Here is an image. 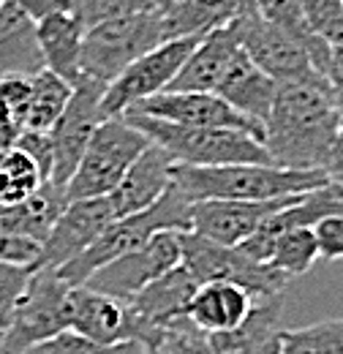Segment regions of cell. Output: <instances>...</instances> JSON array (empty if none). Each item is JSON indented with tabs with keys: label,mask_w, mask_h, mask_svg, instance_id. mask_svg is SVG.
<instances>
[{
	"label": "cell",
	"mask_w": 343,
	"mask_h": 354,
	"mask_svg": "<svg viewBox=\"0 0 343 354\" xmlns=\"http://www.w3.org/2000/svg\"><path fill=\"white\" fill-rule=\"evenodd\" d=\"M278 354H343V316L297 330H281Z\"/></svg>",
	"instance_id": "4dcf8cb0"
},
{
	"label": "cell",
	"mask_w": 343,
	"mask_h": 354,
	"mask_svg": "<svg viewBox=\"0 0 343 354\" xmlns=\"http://www.w3.org/2000/svg\"><path fill=\"white\" fill-rule=\"evenodd\" d=\"M284 295H272L257 300L248 319L229 330L207 335L213 354H278L281 349V313H284Z\"/></svg>",
	"instance_id": "ffe728a7"
},
{
	"label": "cell",
	"mask_w": 343,
	"mask_h": 354,
	"mask_svg": "<svg viewBox=\"0 0 343 354\" xmlns=\"http://www.w3.org/2000/svg\"><path fill=\"white\" fill-rule=\"evenodd\" d=\"M254 306H257V297L248 289L237 283L215 281V283H202L196 289L185 316L205 335H218V333H229L240 327L254 310Z\"/></svg>",
	"instance_id": "44dd1931"
},
{
	"label": "cell",
	"mask_w": 343,
	"mask_h": 354,
	"mask_svg": "<svg viewBox=\"0 0 343 354\" xmlns=\"http://www.w3.org/2000/svg\"><path fill=\"white\" fill-rule=\"evenodd\" d=\"M30 106V77H3L0 80V133L11 145L25 131Z\"/></svg>",
	"instance_id": "1f68e13d"
},
{
	"label": "cell",
	"mask_w": 343,
	"mask_h": 354,
	"mask_svg": "<svg viewBox=\"0 0 343 354\" xmlns=\"http://www.w3.org/2000/svg\"><path fill=\"white\" fill-rule=\"evenodd\" d=\"M191 205L194 202H188L174 185H169V191L153 207H147L136 216L115 218L85 254H80L74 262H68L55 272L68 286H82L95 270L142 248L158 232H191Z\"/></svg>",
	"instance_id": "3957f363"
},
{
	"label": "cell",
	"mask_w": 343,
	"mask_h": 354,
	"mask_svg": "<svg viewBox=\"0 0 343 354\" xmlns=\"http://www.w3.org/2000/svg\"><path fill=\"white\" fill-rule=\"evenodd\" d=\"M71 93H74V88L63 77L52 74L49 68L33 74L30 77V106H28L25 131H52L55 123L63 118V112L71 101Z\"/></svg>",
	"instance_id": "4316f807"
},
{
	"label": "cell",
	"mask_w": 343,
	"mask_h": 354,
	"mask_svg": "<svg viewBox=\"0 0 343 354\" xmlns=\"http://www.w3.org/2000/svg\"><path fill=\"white\" fill-rule=\"evenodd\" d=\"M25 354H139V344H115V346H101L93 344L77 333H60L39 346H33Z\"/></svg>",
	"instance_id": "d590c367"
},
{
	"label": "cell",
	"mask_w": 343,
	"mask_h": 354,
	"mask_svg": "<svg viewBox=\"0 0 343 354\" xmlns=\"http://www.w3.org/2000/svg\"><path fill=\"white\" fill-rule=\"evenodd\" d=\"M308 30L324 44L343 41V0H300Z\"/></svg>",
	"instance_id": "836d02e7"
},
{
	"label": "cell",
	"mask_w": 343,
	"mask_h": 354,
	"mask_svg": "<svg viewBox=\"0 0 343 354\" xmlns=\"http://www.w3.org/2000/svg\"><path fill=\"white\" fill-rule=\"evenodd\" d=\"M240 17L237 0H169L161 8L164 36L174 39H205L218 28H226Z\"/></svg>",
	"instance_id": "484cf974"
},
{
	"label": "cell",
	"mask_w": 343,
	"mask_h": 354,
	"mask_svg": "<svg viewBox=\"0 0 343 354\" xmlns=\"http://www.w3.org/2000/svg\"><path fill=\"white\" fill-rule=\"evenodd\" d=\"M295 196L267 199V202H194L191 205V232L213 240L218 245H240L245 237H251L259 223L286 207Z\"/></svg>",
	"instance_id": "9a60e30c"
},
{
	"label": "cell",
	"mask_w": 343,
	"mask_h": 354,
	"mask_svg": "<svg viewBox=\"0 0 343 354\" xmlns=\"http://www.w3.org/2000/svg\"><path fill=\"white\" fill-rule=\"evenodd\" d=\"M36 267L33 265H17V262H0V330L8 327L14 310L19 308L30 278Z\"/></svg>",
	"instance_id": "e575fe53"
},
{
	"label": "cell",
	"mask_w": 343,
	"mask_h": 354,
	"mask_svg": "<svg viewBox=\"0 0 343 354\" xmlns=\"http://www.w3.org/2000/svg\"><path fill=\"white\" fill-rule=\"evenodd\" d=\"M316 259L322 257H319V243H316L313 229H289L275 240L267 265L292 281V278L305 275L316 265Z\"/></svg>",
	"instance_id": "f546056e"
},
{
	"label": "cell",
	"mask_w": 343,
	"mask_h": 354,
	"mask_svg": "<svg viewBox=\"0 0 343 354\" xmlns=\"http://www.w3.org/2000/svg\"><path fill=\"white\" fill-rule=\"evenodd\" d=\"M215 95L264 129V120L270 115V104L275 95V80H270L243 49L232 60L229 71L223 74Z\"/></svg>",
	"instance_id": "603a6c76"
},
{
	"label": "cell",
	"mask_w": 343,
	"mask_h": 354,
	"mask_svg": "<svg viewBox=\"0 0 343 354\" xmlns=\"http://www.w3.org/2000/svg\"><path fill=\"white\" fill-rule=\"evenodd\" d=\"M131 126H136L150 142L164 147L174 164L185 167H229V164H264L272 167L261 139L254 133L232 129H188L147 115L126 112Z\"/></svg>",
	"instance_id": "277c9868"
},
{
	"label": "cell",
	"mask_w": 343,
	"mask_h": 354,
	"mask_svg": "<svg viewBox=\"0 0 343 354\" xmlns=\"http://www.w3.org/2000/svg\"><path fill=\"white\" fill-rule=\"evenodd\" d=\"M234 28H237V39L248 52V57L270 80L286 82V80H305V77L319 74L313 66L310 49L292 33L264 22L259 14H240L234 19Z\"/></svg>",
	"instance_id": "7c38bea8"
},
{
	"label": "cell",
	"mask_w": 343,
	"mask_h": 354,
	"mask_svg": "<svg viewBox=\"0 0 343 354\" xmlns=\"http://www.w3.org/2000/svg\"><path fill=\"white\" fill-rule=\"evenodd\" d=\"M44 68L36 22L14 0H6L0 6V80L33 77Z\"/></svg>",
	"instance_id": "7402d4cb"
},
{
	"label": "cell",
	"mask_w": 343,
	"mask_h": 354,
	"mask_svg": "<svg viewBox=\"0 0 343 354\" xmlns=\"http://www.w3.org/2000/svg\"><path fill=\"white\" fill-rule=\"evenodd\" d=\"M41 185H46L39 164L17 145L0 150V205L11 207L33 196Z\"/></svg>",
	"instance_id": "f1b7e54d"
},
{
	"label": "cell",
	"mask_w": 343,
	"mask_h": 354,
	"mask_svg": "<svg viewBox=\"0 0 343 354\" xmlns=\"http://www.w3.org/2000/svg\"><path fill=\"white\" fill-rule=\"evenodd\" d=\"M0 213H3V205H0Z\"/></svg>",
	"instance_id": "7dc6e473"
},
{
	"label": "cell",
	"mask_w": 343,
	"mask_h": 354,
	"mask_svg": "<svg viewBox=\"0 0 343 354\" xmlns=\"http://www.w3.org/2000/svg\"><path fill=\"white\" fill-rule=\"evenodd\" d=\"M142 11H161V6L158 0H71V14L82 22L85 30L106 19L142 14Z\"/></svg>",
	"instance_id": "d6a6232c"
},
{
	"label": "cell",
	"mask_w": 343,
	"mask_h": 354,
	"mask_svg": "<svg viewBox=\"0 0 343 354\" xmlns=\"http://www.w3.org/2000/svg\"><path fill=\"white\" fill-rule=\"evenodd\" d=\"M172 167H174V158L164 147L150 142V147L131 164V169L118 183V188L106 196L115 218L136 216V213L153 207L169 191Z\"/></svg>",
	"instance_id": "e0dca14e"
},
{
	"label": "cell",
	"mask_w": 343,
	"mask_h": 354,
	"mask_svg": "<svg viewBox=\"0 0 343 354\" xmlns=\"http://www.w3.org/2000/svg\"><path fill=\"white\" fill-rule=\"evenodd\" d=\"M324 172H295L264 164H229V167H172V185L188 202H267L297 196L324 185Z\"/></svg>",
	"instance_id": "7a4b0ae2"
},
{
	"label": "cell",
	"mask_w": 343,
	"mask_h": 354,
	"mask_svg": "<svg viewBox=\"0 0 343 354\" xmlns=\"http://www.w3.org/2000/svg\"><path fill=\"white\" fill-rule=\"evenodd\" d=\"M66 207H68L66 188H57V185L46 183L33 196H28L25 202L11 205V207H3V213H0V229L8 232V234H14V237L30 240V243H36L41 248L44 240L49 237L52 226L57 223V218L63 216Z\"/></svg>",
	"instance_id": "d4e9b609"
},
{
	"label": "cell",
	"mask_w": 343,
	"mask_h": 354,
	"mask_svg": "<svg viewBox=\"0 0 343 354\" xmlns=\"http://www.w3.org/2000/svg\"><path fill=\"white\" fill-rule=\"evenodd\" d=\"M240 52H243V44L237 39L234 22H229L226 28H218L196 44L191 57L185 60V66L180 68V74L174 77L169 90L172 93H213L215 95L223 74L229 71L232 60Z\"/></svg>",
	"instance_id": "ac0fdd59"
},
{
	"label": "cell",
	"mask_w": 343,
	"mask_h": 354,
	"mask_svg": "<svg viewBox=\"0 0 343 354\" xmlns=\"http://www.w3.org/2000/svg\"><path fill=\"white\" fill-rule=\"evenodd\" d=\"M324 77H327V85L333 90V101H335V109H338L343 126V41L330 46V63H327Z\"/></svg>",
	"instance_id": "ab89813d"
},
{
	"label": "cell",
	"mask_w": 343,
	"mask_h": 354,
	"mask_svg": "<svg viewBox=\"0 0 343 354\" xmlns=\"http://www.w3.org/2000/svg\"><path fill=\"white\" fill-rule=\"evenodd\" d=\"M164 19L161 11H142L118 19H106L85 30L80 71L82 77L109 85L115 82L133 60L150 49L164 44Z\"/></svg>",
	"instance_id": "5b68a950"
},
{
	"label": "cell",
	"mask_w": 343,
	"mask_h": 354,
	"mask_svg": "<svg viewBox=\"0 0 343 354\" xmlns=\"http://www.w3.org/2000/svg\"><path fill=\"white\" fill-rule=\"evenodd\" d=\"M129 112L177 123V126H188V129H232V131H245L264 139V129L259 123H254L251 118H245L243 112H237L234 106H229L223 98H218L213 93H172L167 90L153 98H145L142 104L131 106Z\"/></svg>",
	"instance_id": "4fadbf2b"
},
{
	"label": "cell",
	"mask_w": 343,
	"mask_h": 354,
	"mask_svg": "<svg viewBox=\"0 0 343 354\" xmlns=\"http://www.w3.org/2000/svg\"><path fill=\"white\" fill-rule=\"evenodd\" d=\"M341 118L324 77L275 82L270 115L264 120V150L272 167L295 172H324Z\"/></svg>",
	"instance_id": "6da1fadb"
},
{
	"label": "cell",
	"mask_w": 343,
	"mask_h": 354,
	"mask_svg": "<svg viewBox=\"0 0 343 354\" xmlns=\"http://www.w3.org/2000/svg\"><path fill=\"white\" fill-rule=\"evenodd\" d=\"M71 289L55 270H36L30 286L0 338V354H25L44 341L68 333Z\"/></svg>",
	"instance_id": "52a82bcc"
},
{
	"label": "cell",
	"mask_w": 343,
	"mask_h": 354,
	"mask_svg": "<svg viewBox=\"0 0 343 354\" xmlns=\"http://www.w3.org/2000/svg\"><path fill=\"white\" fill-rule=\"evenodd\" d=\"M0 338H3V330H0Z\"/></svg>",
	"instance_id": "c3c4849f"
},
{
	"label": "cell",
	"mask_w": 343,
	"mask_h": 354,
	"mask_svg": "<svg viewBox=\"0 0 343 354\" xmlns=\"http://www.w3.org/2000/svg\"><path fill=\"white\" fill-rule=\"evenodd\" d=\"M3 147H8V142H6V136L0 133V150H3Z\"/></svg>",
	"instance_id": "ee69618b"
},
{
	"label": "cell",
	"mask_w": 343,
	"mask_h": 354,
	"mask_svg": "<svg viewBox=\"0 0 343 354\" xmlns=\"http://www.w3.org/2000/svg\"><path fill=\"white\" fill-rule=\"evenodd\" d=\"M36 33H39L44 66L74 88L82 80V71H80V55H82V39H85L82 22L71 11L52 14L36 22Z\"/></svg>",
	"instance_id": "cb8c5ba5"
},
{
	"label": "cell",
	"mask_w": 343,
	"mask_h": 354,
	"mask_svg": "<svg viewBox=\"0 0 343 354\" xmlns=\"http://www.w3.org/2000/svg\"><path fill=\"white\" fill-rule=\"evenodd\" d=\"M319 257L322 259H343V216H330L313 226Z\"/></svg>",
	"instance_id": "74e56055"
},
{
	"label": "cell",
	"mask_w": 343,
	"mask_h": 354,
	"mask_svg": "<svg viewBox=\"0 0 343 354\" xmlns=\"http://www.w3.org/2000/svg\"><path fill=\"white\" fill-rule=\"evenodd\" d=\"M112 221H115V213H112V205H109L106 196L68 202L63 216L52 226L49 237L44 240L39 259H36L33 267L36 270H60V267H66L68 262H74L80 254H85Z\"/></svg>",
	"instance_id": "5bb4252c"
},
{
	"label": "cell",
	"mask_w": 343,
	"mask_h": 354,
	"mask_svg": "<svg viewBox=\"0 0 343 354\" xmlns=\"http://www.w3.org/2000/svg\"><path fill=\"white\" fill-rule=\"evenodd\" d=\"M136 344L139 354H213L210 338L188 316H180L158 327H147Z\"/></svg>",
	"instance_id": "83f0119b"
},
{
	"label": "cell",
	"mask_w": 343,
	"mask_h": 354,
	"mask_svg": "<svg viewBox=\"0 0 343 354\" xmlns=\"http://www.w3.org/2000/svg\"><path fill=\"white\" fill-rule=\"evenodd\" d=\"M68 333H77L101 346H115V344H131V341L136 344L139 324L126 303H118L98 292H90L85 286H74Z\"/></svg>",
	"instance_id": "2e32d148"
},
{
	"label": "cell",
	"mask_w": 343,
	"mask_h": 354,
	"mask_svg": "<svg viewBox=\"0 0 343 354\" xmlns=\"http://www.w3.org/2000/svg\"><path fill=\"white\" fill-rule=\"evenodd\" d=\"M39 245L22 237H14L0 229V262H17V265H36L39 259Z\"/></svg>",
	"instance_id": "f35d334b"
},
{
	"label": "cell",
	"mask_w": 343,
	"mask_h": 354,
	"mask_svg": "<svg viewBox=\"0 0 343 354\" xmlns=\"http://www.w3.org/2000/svg\"><path fill=\"white\" fill-rule=\"evenodd\" d=\"M167 3H169V0H158V6H161V8H164V6H167Z\"/></svg>",
	"instance_id": "f6af8a7d"
},
{
	"label": "cell",
	"mask_w": 343,
	"mask_h": 354,
	"mask_svg": "<svg viewBox=\"0 0 343 354\" xmlns=\"http://www.w3.org/2000/svg\"><path fill=\"white\" fill-rule=\"evenodd\" d=\"M147 147L150 139L136 126H131L126 118L104 120L93 133L74 177L66 185V199L80 202V199L109 196L131 169V164Z\"/></svg>",
	"instance_id": "8992f818"
},
{
	"label": "cell",
	"mask_w": 343,
	"mask_h": 354,
	"mask_svg": "<svg viewBox=\"0 0 343 354\" xmlns=\"http://www.w3.org/2000/svg\"><path fill=\"white\" fill-rule=\"evenodd\" d=\"M180 234L183 232H158L142 248L95 270L82 286L129 306L145 286H150L164 272H169L183 262Z\"/></svg>",
	"instance_id": "30bf717a"
},
{
	"label": "cell",
	"mask_w": 343,
	"mask_h": 354,
	"mask_svg": "<svg viewBox=\"0 0 343 354\" xmlns=\"http://www.w3.org/2000/svg\"><path fill=\"white\" fill-rule=\"evenodd\" d=\"M324 175L330 177L333 183H338V185L343 188V126H341V131H338L335 145H333V153H330V161H327Z\"/></svg>",
	"instance_id": "b9f144b4"
},
{
	"label": "cell",
	"mask_w": 343,
	"mask_h": 354,
	"mask_svg": "<svg viewBox=\"0 0 343 354\" xmlns=\"http://www.w3.org/2000/svg\"><path fill=\"white\" fill-rule=\"evenodd\" d=\"M240 14H257V0H237Z\"/></svg>",
	"instance_id": "7bdbcfd3"
},
{
	"label": "cell",
	"mask_w": 343,
	"mask_h": 354,
	"mask_svg": "<svg viewBox=\"0 0 343 354\" xmlns=\"http://www.w3.org/2000/svg\"><path fill=\"white\" fill-rule=\"evenodd\" d=\"M180 251H183V262L196 283H215V281H226V283H237L243 289H248L257 300L272 297V295H284L289 286V278L275 272L270 265L257 262L251 257H245L237 245H218L213 240H205L194 232H183L180 234Z\"/></svg>",
	"instance_id": "ba28073f"
},
{
	"label": "cell",
	"mask_w": 343,
	"mask_h": 354,
	"mask_svg": "<svg viewBox=\"0 0 343 354\" xmlns=\"http://www.w3.org/2000/svg\"><path fill=\"white\" fill-rule=\"evenodd\" d=\"M11 145L22 147L44 172V180L52 183V167H55V158H52V142H49V133L41 131H22Z\"/></svg>",
	"instance_id": "8d00e7d4"
},
{
	"label": "cell",
	"mask_w": 343,
	"mask_h": 354,
	"mask_svg": "<svg viewBox=\"0 0 343 354\" xmlns=\"http://www.w3.org/2000/svg\"><path fill=\"white\" fill-rule=\"evenodd\" d=\"M104 90H106V85L93 82L87 77H82L74 85L71 101H68L63 118L49 131L52 158H55L52 185H57V188H66L68 185V180L77 172V167H80V161L85 156L87 145H90L95 129L106 120L104 112H101Z\"/></svg>",
	"instance_id": "8fae6325"
},
{
	"label": "cell",
	"mask_w": 343,
	"mask_h": 354,
	"mask_svg": "<svg viewBox=\"0 0 343 354\" xmlns=\"http://www.w3.org/2000/svg\"><path fill=\"white\" fill-rule=\"evenodd\" d=\"M3 3H6V0H0V6H3Z\"/></svg>",
	"instance_id": "bcb514c9"
},
{
	"label": "cell",
	"mask_w": 343,
	"mask_h": 354,
	"mask_svg": "<svg viewBox=\"0 0 343 354\" xmlns=\"http://www.w3.org/2000/svg\"><path fill=\"white\" fill-rule=\"evenodd\" d=\"M196 289H199L196 278L183 265H177L174 270L164 272L158 281H153L150 286H145L129 303V310L139 324V335L147 327H158V324H167V322L185 316Z\"/></svg>",
	"instance_id": "d6986e66"
},
{
	"label": "cell",
	"mask_w": 343,
	"mask_h": 354,
	"mask_svg": "<svg viewBox=\"0 0 343 354\" xmlns=\"http://www.w3.org/2000/svg\"><path fill=\"white\" fill-rule=\"evenodd\" d=\"M33 22H41L52 14H68L71 11V0H14Z\"/></svg>",
	"instance_id": "60d3db41"
},
{
	"label": "cell",
	"mask_w": 343,
	"mask_h": 354,
	"mask_svg": "<svg viewBox=\"0 0 343 354\" xmlns=\"http://www.w3.org/2000/svg\"><path fill=\"white\" fill-rule=\"evenodd\" d=\"M202 39H174L164 41L156 49H150L147 55H142L139 60H133L129 68L109 82L101 98V112L104 118H123L131 106L142 104L145 98H153L164 90H169L174 77L180 74V68L185 66V60L191 57V52L196 49Z\"/></svg>",
	"instance_id": "9c48e42d"
}]
</instances>
